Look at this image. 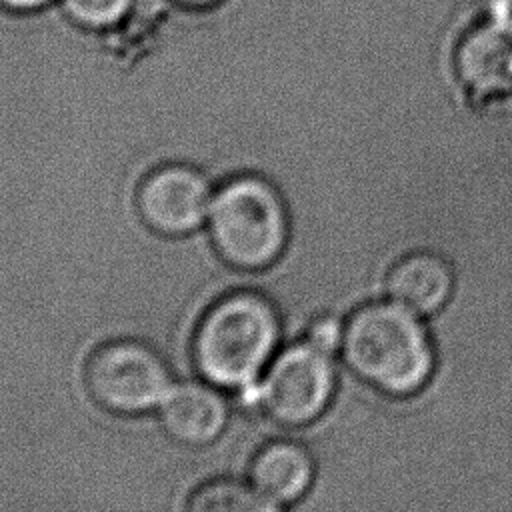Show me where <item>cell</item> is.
<instances>
[{"instance_id":"1","label":"cell","mask_w":512,"mask_h":512,"mask_svg":"<svg viewBox=\"0 0 512 512\" xmlns=\"http://www.w3.org/2000/svg\"><path fill=\"white\" fill-rule=\"evenodd\" d=\"M284 318L272 296L242 284L214 298L190 342L194 372L232 394L254 388L280 350Z\"/></svg>"},{"instance_id":"2","label":"cell","mask_w":512,"mask_h":512,"mask_svg":"<svg viewBox=\"0 0 512 512\" xmlns=\"http://www.w3.org/2000/svg\"><path fill=\"white\" fill-rule=\"evenodd\" d=\"M340 362L390 396H412L436 370L428 320L390 298L364 302L346 316Z\"/></svg>"},{"instance_id":"3","label":"cell","mask_w":512,"mask_h":512,"mask_svg":"<svg viewBox=\"0 0 512 512\" xmlns=\"http://www.w3.org/2000/svg\"><path fill=\"white\" fill-rule=\"evenodd\" d=\"M206 234L226 266L244 274L264 272L284 256L290 242L286 198L262 174L230 176L214 190Z\"/></svg>"},{"instance_id":"4","label":"cell","mask_w":512,"mask_h":512,"mask_svg":"<svg viewBox=\"0 0 512 512\" xmlns=\"http://www.w3.org/2000/svg\"><path fill=\"white\" fill-rule=\"evenodd\" d=\"M168 356L152 342L116 336L92 348L84 364V384L96 404L120 416L152 414L174 388Z\"/></svg>"},{"instance_id":"5","label":"cell","mask_w":512,"mask_h":512,"mask_svg":"<svg viewBox=\"0 0 512 512\" xmlns=\"http://www.w3.org/2000/svg\"><path fill=\"white\" fill-rule=\"evenodd\" d=\"M340 358L304 338H292L262 374L258 410L270 424L298 430L318 420L334 400Z\"/></svg>"},{"instance_id":"6","label":"cell","mask_w":512,"mask_h":512,"mask_svg":"<svg viewBox=\"0 0 512 512\" xmlns=\"http://www.w3.org/2000/svg\"><path fill=\"white\" fill-rule=\"evenodd\" d=\"M452 66L476 104L512 94V0H478L454 44Z\"/></svg>"},{"instance_id":"7","label":"cell","mask_w":512,"mask_h":512,"mask_svg":"<svg viewBox=\"0 0 512 512\" xmlns=\"http://www.w3.org/2000/svg\"><path fill=\"white\" fill-rule=\"evenodd\" d=\"M214 182L186 162H166L152 168L136 188V210L142 222L170 238L194 234L206 224Z\"/></svg>"},{"instance_id":"8","label":"cell","mask_w":512,"mask_h":512,"mask_svg":"<svg viewBox=\"0 0 512 512\" xmlns=\"http://www.w3.org/2000/svg\"><path fill=\"white\" fill-rule=\"evenodd\" d=\"M164 430L180 444L202 448L216 442L230 426L232 412L220 388L206 380L176 382L158 408Z\"/></svg>"},{"instance_id":"9","label":"cell","mask_w":512,"mask_h":512,"mask_svg":"<svg viewBox=\"0 0 512 512\" xmlns=\"http://www.w3.org/2000/svg\"><path fill=\"white\" fill-rule=\"evenodd\" d=\"M456 274L452 262L430 248L400 256L388 270L384 298H390L422 318L438 314L452 298Z\"/></svg>"},{"instance_id":"10","label":"cell","mask_w":512,"mask_h":512,"mask_svg":"<svg viewBox=\"0 0 512 512\" xmlns=\"http://www.w3.org/2000/svg\"><path fill=\"white\" fill-rule=\"evenodd\" d=\"M248 478L268 498L290 508L312 488L316 460L312 450L290 432L260 444L250 460Z\"/></svg>"},{"instance_id":"11","label":"cell","mask_w":512,"mask_h":512,"mask_svg":"<svg viewBox=\"0 0 512 512\" xmlns=\"http://www.w3.org/2000/svg\"><path fill=\"white\" fill-rule=\"evenodd\" d=\"M186 512H288L236 474L214 476L198 484L186 502Z\"/></svg>"},{"instance_id":"12","label":"cell","mask_w":512,"mask_h":512,"mask_svg":"<svg viewBox=\"0 0 512 512\" xmlns=\"http://www.w3.org/2000/svg\"><path fill=\"white\" fill-rule=\"evenodd\" d=\"M64 14L92 32H112L126 24L136 0H58Z\"/></svg>"},{"instance_id":"13","label":"cell","mask_w":512,"mask_h":512,"mask_svg":"<svg viewBox=\"0 0 512 512\" xmlns=\"http://www.w3.org/2000/svg\"><path fill=\"white\" fill-rule=\"evenodd\" d=\"M344 324H346L344 316H340L336 312H320L304 324L298 338H304V340L312 342L314 346L340 358Z\"/></svg>"},{"instance_id":"14","label":"cell","mask_w":512,"mask_h":512,"mask_svg":"<svg viewBox=\"0 0 512 512\" xmlns=\"http://www.w3.org/2000/svg\"><path fill=\"white\" fill-rule=\"evenodd\" d=\"M58 0H0V6L10 12H34L42 10Z\"/></svg>"},{"instance_id":"15","label":"cell","mask_w":512,"mask_h":512,"mask_svg":"<svg viewBox=\"0 0 512 512\" xmlns=\"http://www.w3.org/2000/svg\"><path fill=\"white\" fill-rule=\"evenodd\" d=\"M176 2H180L184 6H210V4H216L220 0H176Z\"/></svg>"}]
</instances>
